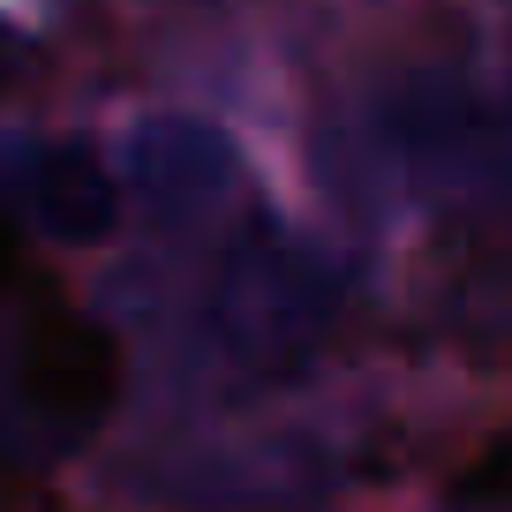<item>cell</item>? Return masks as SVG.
Returning a JSON list of instances; mask_svg holds the SVG:
<instances>
[{"instance_id": "obj_1", "label": "cell", "mask_w": 512, "mask_h": 512, "mask_svg": "<svg viewBox=\"0 0 512 512\" xmlns=\"http://www.w3.org/2000/svg\"><path fill=\"white\" fill-rule=\"evenodd\" d=\"M23 392L46 422L61 430H91L113 400H121V347L76 309H38L23 332Z\"/></svg>"}, {"instance_id": "obj_2", "label": "cell", "mask_w": 512, "mask_h": 512, "mask_svg": "<svg viewBox=\"0 0 512 512\" xmlns=\"http://www.w3.org/2000/svg\"><path fill=\"white\" fill-rule=\"evenodd\" d=\"M31 211L53 241H98L113 226V181L83 144H53L31 159Z\"/></svg>"}, {"instance_id": "obj_3", "label": "cell", "mask_w": 512, "mask_h": 512, "mask_svg": "<svg viewBox=\"0 0 512 512\" xmlns=\"http://www.w3.org/2000/svg\"><path fill=\"white\" fill-rule=\"evenodd\" d=\"M452 497L475 512H512V437H497L482 460L460 467V482H452Z\"/></svg>"}, {"instance_id": "obj_4", "label": "cell", "mask_w": 512, "mask_h": 512, "mask_svg": "<svg viewBox=\"0 0 512 512\" xmlns=\"http://www.w3.org/2000/svg\"><path fill=\"white\" fill-rule=\"evenodd\" d=\"M16 272H23V241H16V226L0 219V294L16 287Z\"/></svg>"}]
</instances>
